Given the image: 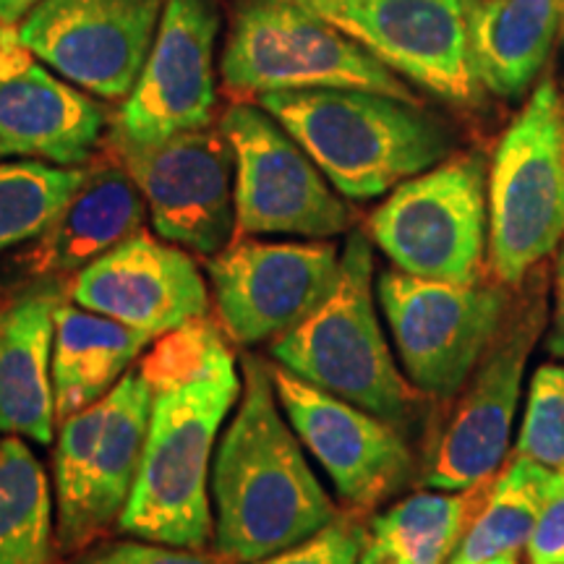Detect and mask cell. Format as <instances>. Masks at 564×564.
<instances>
[{
    "label": "cell",
    "instance_id": "6da1fadb",
    "mask_svg": "<svg viewBox=\"0 0 564 564\" xmlns=\"http://www.w3.org/2000/svg\"><path fill=\"white\" fill-rule=\"evenodd\" d=\"M243 400L212 468L215 544L249 564L291 549L337 518L299 440L282 421L272 366L243 358Z\"/></svg>",
    "mask_w": 564,
    "mask_h": 564
},
{
    "label": "cell",
    "instance_id": "7a4b0ae2",
    "mask_svg": "<svg viewBox=\"0 0 564 564\" xmlns=\"http://www.w3.org/2000/svg\"><path fill=\"white\" fill-rule=\"evenodd\" d=\"M257 100L356 202L377 199L453 152V133L440 118L379 91L291 89Z\"/></svg>",
    "mask_w": 564,
    "mask_h": 564
},
{
    "label": "cell",
    "instance_id": "3957f363",
    "mask_svg": "<svg viewBox=\"0 0 564 564\" xmlns=\"http://www.w3.org/2000/svg\"><path fill=\"white\" fill-rule=\"evenodd\" d=\"M241 392L225 340L188 382L154 392L144 455L121 531L152 544L199 549L212 535L207 474L225 415Z\"/></svg>",
    "mask_w": 564,
    "mask_h": 564
},
{
    "label": "cell",
    "instance_id": "277c9868",
    "mask_svg": "<svg viewBox=\"0 0 564 564\" xmlns=\"http://www.w3.org/2000/svg\"><path fill=\"white\" fill-rule=\"evenodd\" d=\"M373 257L366 232H350L333 293L285 335L272 358L319 390L379 419L405 423L415 394L394 364L373 308Z\"/></svg>",
    "mask_w": 564,
    "mask_h": 564
},
{
    "label": "cell",
    "instance_id": "5b68a950",
    "mask_svg": "<svg viewBox=\"0 0 564 564\" xmlns=\"http://www.w3.org/2000/svg\"><path fill=\"white\" fill-rule=\"evenodd\" d=\"M489 270L518 288L564 241V100L541 82L489 165Z\"/></svg>",
    "mask_w": 564,
    "mask_h": 564
},
{
    "label": "cell",
    "instance_id": "8992f818",
    "mask_svg": "<svg viewBox=\"0 0 564 564\" xmlns=\"http://www.w3.org/2000/svg\"><path fill=\"white\" fill-rule=\"evenodd\" d=\"M223 82L241 97L291 89H366L419 102L394 70L295 0H238Z\"/></svg>",
    "mask_w": 564,
    "mask_h": 564
},
{
    "label": "cell",
    "instance_id": "52a82bcc",
    "mask_svg": "<svg viewBox=\"0 0 564 564\" xmlns=\"http://www.w3.org/2000/svg\"><path fill=\"white\" fill-rule=\"evenodd\" d=\"M481 154H455L392 188L373 209V243L400 272L423 280L481 282L489 251V192Z\"/></svg>",
    "mask_w": 564,
    "mask_h": 564
},
{
    "label": "cell",
    "instance_id": "ba28073f",
    "mask_svg": "<svg viewBox=\"0 0 564 564\" xmlns=\"http://www.w3.org/2000/svg\"><path fill=\"white\" fill-rule=\"evenodd\" d=\"M505 282L423 280L387 270L377 301L390 327L400 364L415 390L449 400L468 384L512 306Z\"/></svg>",
    "mask_w": 564,
    "mask_h": 564
},
{
    "label": "cell",
    "instance_id": "9c48e42d",
    "mask_svg": "<svg viewBox=\"0 0 564 564\" xmlns=\"http://www.w3.org/2000/svg\"><path fill=\"white\" fill-rule=\"evenodd\" d=\"M152 398L141 371H126L102 400L63 421L55 505L58 544L66 552L87 546L123 512L144 455Z\"/></svg>",
    "mask_w": 564,
    "mask_h": 564
},
{
    "label": "cell",
    "instance_id": "30bf717a",
    "mask_svg": "<svg viewBox=\"0 0 564 564\" xmlns=\"http://www.w3.org/2000/svg\"><path fill=\"white\" fill-rule=\"evenodd\" d=\"M544 274L523 280L525 295H514L510 314L494 337L474 377L460 390L453 419L436 440L423 468V486L468 491L489 481L505 460L528 358L549 322Z\"/></svg>",
    "mask_w": 564,
    "mask_h": 564
},
{
    "label": "cell",
    "instance_id": "8fae6325",
    "mask_svg": "<svg viewBox=\"0 0 564 564\" xmlns=\"http://www.w3.org/2000/svg\"><path fill=\"white\" fill-rule=\"evenodd\" d=\"M220 129L236 154V230L246 236H340L352 212L316 162L264 108L236 102Z\"/></svg>",
    "mask_w": 564,
    "mask_h": 564
},
{
    "label": "cell",
    "instance_id": "7c38bea8",
    "mask_svg": "<svg viewBox=\"0 0 564 564\" xmlns=\"http://www.w3.org/2000/svg\"><path fill=\"white\" fill-rule=\"evenodd\" d=\"M348 34L400 79L455 105L481 97L468 55L474 0H295Z\"/></svg>",
    "mask_w": 564,
    "mask_h": 564
},
{
    "label": "cell",
    "instance_id": "4fadbf2b",
    "mask_svg": "<svg viewBox=\"0 0 564 564\" xmlns=\"http://www.w3.org/2000/svg\"><path fill=\"white\" fill-rule=\"evenodd\" d=\"M112 147L144 196L160 238L207 257L228 249L236 230V154L223 129L204 126L152 147Z\"/></svg>",
    "mask_w": 564,
    "mask_h": 564
},
{
    "label": "cell",
    "instance_id": "5bb4252c",
    "mask_svg": "<svg viewBox=\"0 0 564 564\" xmlns=\"http://www.w3.org/2000/svg\"><path fill=\"white\" fill-rule=\"evenodd\" d=\"M167 0H42L19 24L34 58L105 100L137 87Z\"/></svg>",
    "mask_w": 564,
    "mask_h": 564
},
{
    "label": "cell",
    "instance_id": "9a60e30c",
    "mask_svg": "<svg viewBox=\"0 0 564 564\" xmlns=\"http://www.w3.org/2000/svg\"><path fill=\"white\" fill-rule=\"evenodd\" d=\"M207 274L223 327L241 345L285 335L333 293L335 243L238 241L209 257Z\"/></svg>",
    "mask_w": 564,
    "mask_h": 564
},
{
    "label": "cell",
    "instance_id": "2e32d148",
    "mask_svg": "<svg viewBox=\"0 0 564 564\" xmlns=\"http://www.w3.org/2000/svg\"><path fill=\"white\" fill-rule=\"evenodd\" d=\"M272 384L299 440L356 510L382 505L411 481L413 455L394 423L274 366Z\"/></svg>",
    "mask_w": 564,
    "mask_h": 564
},
{
    "label": "cell",
    "instance_id": "e0dca14e",
    "mask_svg": "<svg viewBox=\"0 0 564 564\" xmlns=\"http://www.w3.org/2000/svg\"><path fill=\"white\" fill-rule=\"evenodd\" d=\"M217 32L220 17L212 0H167L137 87L118 112L112 141L152 147L209 126L217 100L212 66Z\"/></svg>",
    "mask_w": 564,
    "mask_h": 564
},
{
    "label": "cell",
    "instance_id": "ac0fdd59",
    "mask_svg": "<svg viewBox=\"0 0 564 564\" xmlns=\"http://www.w3.org/2000/svg\"><path fill=\"white\" fill-rule=\"evenodd\" d=\"M70 299L150 337L199 319L209 303L194 259L141 230L79 270Z\"/></svg>",
    "mask_w": 564,
    "mask_h": 564
},
{
    "label": "cell",
    "instance_id": "d6986e66",
    "mask_svg": "<svg viewBox=\"0 0 564 564\" xmlns=\"http://www.w3.org/2000/svg\"><path fill=\"white\" fill-rule=\"evenodd\" d=\"M105 129V110L37 63L0 82V160L82 167Z\"/></svg>",
    "mask_w": 564,
    "mask_h": 564
},
{
    "label": "cell",
    "instance_id": "ffe728a7",
    "mask_svg": "<svg viewBox=\"0 0 564 564\" xmlns=\"http://www.w3.org/2000/svg\"><path fill=\"white\" fill-rule=\"evenodd\" d=\"M61 285L42 282L0 308V432L53 442V340Z\"/></svg>",
    "mask_w": 564,
    "mask_h": 564
},
{
    "label": "cell",
    "instance_id": "44dd1931",
    "mask_svg": "<svg viewBox=\"0 0 564 564\" xmlns=\"http://www.w3.org/2000/svg\"><path fill=\"white\" fill-rule=\"evenodd\" d=\"M147 202L121 160H102L87 167L79 192L55 217L26 253V267L40 278H66L102 253L137 236Z\"/></svg>",
    "mask_w": 564,
    "mask_h": 564
},
{
    "label": "cell",
    "instance_id": "7402d4cb",
    "mask_svg": "<svg viewBox=\"0 0 564 564\" xmlns=\"http://www.w3.org/2000/svg\"><path fill=\"white\" fill-rule=\"evenodd\" d=\"M564 0H474L468 55L478 87L518 100L552 53Z\"/></svg>",
    "mask_w": 564,
    "mask_h": 564
},
{
    "label": "cell",
    "instance_id": "603a6c76",
    "mask_svg": "<svg viewBox=\"0 0 564 564\" xmlns=\"http://www.w3.org/2000/svg\"><path fill=\"white\" fill-rule=\"evenodd\" d=\"M150 340L129 324L61 303L53 340L55 419L66 421L102 400Z\"/></svg>",
    "mask_w": 564,
    "mask_h": 564
},
{
    "label": "cell",
    "instance_id": "cb8c5ba5",
    "mask_svg": "<svg viewBox=\"0 0 564 564\" xmlns=\"http://www.w3.org/2000/svg\"><path fill=\"white\" fill-rule=\"evenodd\" d=\"M489 481L468 491H421L371 520L358 564H447L481 510Z\"/></svg>",
    "mask_w": 564,
    "mask_h": 564
},
{
    "label": "cell",
    "instance_id": "d4e9b609",
    "mask_svg": "<svg viewBox=\"0 0 564 564\" xmlns=\"http://www.w3.org/2000/svg\"><path fill=\"white\" fill-rule=\"evenodd\" d=\"M562 478L556 470L512 453L447 564H481L494 556L520 554L546 502L560 491Z\"/></svg>",
    "mask_w": 564,
    "mask_h": 564
},
{
    "label": "cell",
    "instance_id": "484cf974",
    "mask_svg": "<svg viewBox=\"0 0 564 564\" xmlns=\"http://www.w3.org/2000/svg\"><path fill=\"white\" fill-rule=\"evenodd\" d=\"M53 502L37 457L17 436L0 442V564H51Z\"/></svg>",
    "mask_w": 564,
    "mask_h": 564
},
{
    "label": "cell",
    "instance_id": "4316f807",
    "mask_svg": "<svg viewBox=\"0 0 564 564\" xmlns=\"http://www.w3.org/2000/svg\"><path fill=\"white\" fill-rule=\"evenodd\" d=\"M87 178V167L19 160L0 165V251L34 241Z\"/></svg>",
    "mask_w": 564,
    "mask_h": 564
},
{
    "label": "cell",
    "instance_id": "83f0119b",
    "mask_svg": "<svg viewBox=\"0 0 564 564\" xmlns=\"http://www.w3.org/2000/svg\"><path fill=\"white\" fill-rule=\"evenodd\" d=\"M514 455L564 474V366L544 364L533 371L528 387Z\"/></svg>",
    "mask_w": 564,
    "mask_h": 564
},
{
    "label": "cell",
    "instance_id": "f1b7e54d",
    "mask_svg": "<svg viewBox=\"0 0 564 564\" xmlns=\"http://www.w3.org/2000/svg\"><path fill=\"white\" fill-rule=\"evenodd\" d=\"M223 343L215 324L204 316L181 324L165 340H160L150 356L141 364V377L152 387V392L167 390V387L183 384L194 379L204 366L209 364L212 352Z\"/></svg>",
    "mask_w": 564,
    "mask_h": 564
},
{
    "label": "cell",
    "instance_id": "f546056e",
    "mask_svg": "<svg viewBox=\"0 0 564 564\" xmlns=\"http://www.w3.org/2000/svg\"><path fill=\"white\" fill-rule=\"evenodd\" d=\"M366 544V528L356 518L337 514L333 523L306 541L249 564H358Z\"/></svg>",
    "mask_w": 564,
    "mask_h": 564
},
{
    "label": "cell",
    "instance_id": "4dcf8cb0",
    "mask_svg": "<svg viewBox=\"0 0 564 564\" xmlns=\"http://www.w3.org/2000/svg\"><path fill=\"white\" fill-rule=\"evenodd\" d=\"M82 564H220L207 554L194 552V549H178L165 544H141L139 541H123V544H110L91 552Z\"/></svg>",
    "mask_w": 564,
    "mask_h": 564
},
{
    "label": "cell",
    "instance_id": "1f68e13d",
    "mask_svg": "<svg viewBox=\"0 0 564 564\" xmlns=\"http://www.w3.org/2000/svg\"><path fill=\"white\" fill-rule=\"evenodd\" d=\"M525 552L528 564H564V478L560 491L549 499L541 512Z\"/></svg>",
    "mask_w": 564,
    "mask_h": 564
},
{
    "label": "cell",
    "instance_id": "d6a6232c",
    "mask_svg": "<svg viewBox=\"0 0 564 564\" xmlns=\"http://www.w3.org/2000/svg\"><path fill=\"white\" fill-rule=\"evenodd\" d=\"M546 352L556 361H564V241L554 262L552 280V308H549V333Z\"/></svg>",
    "mask_w": 564,
    "mask_h": 564
},
{
    "label": "cell",
    "instance_id": "836d02e7",
    "mask_svg": "<svg viewBox=\"0 0 564 564\" xmlns=\"http://www.w3.org/2000/svg\"><path fill=\"white\" fill-rule=\"evenodd\" d=\"M34 63L30 47L19 37V26L0 24V82L13 79Z\"/></svg>",
    "mask_w": 564,
    "mask_h": 564
},
{
    "label": "cell",
    "instance_id": "e575fe53",
    "mask_svg": "<svg viewBox=\"0 0 564 564\" xmlns=\"http://www.w3.org/2000/svg\"><path fill=\"white\" fill-rule=\"evenodd\" d=\"M37 3L42 0H0V24L19 26Z\"/></svg>",
    "mask_w": 564,
    "mask_h": 564
},
{
    "label": "cell",
    "instance_id": "d590c367",
    "mask_svg": "<svg viewBox=\"0 0 564 564\" xmlns=\"http://www.w3.org/2000/svg\"><path fill=\"white\" fill-rule=\"evenodd\" d=\"M481 564H520V554H502L494 556V560H486Z\"/></svg>",
    "mask_w": 564,
    "mask_h": 564
}]
</instances>
